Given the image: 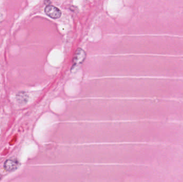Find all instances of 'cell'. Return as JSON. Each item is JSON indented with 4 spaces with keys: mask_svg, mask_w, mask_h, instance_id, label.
<instances>
[{
    "mask_svg": "<svg viewBox=\"0 0 183 182\" xmlns=\"http://www.w3.org/2000/svg\"><path fill=\"white\" fill-rule=\"evenodd\" d=\"M44 11L47 16L52 19L60 18L62 14V12L59 9L51 5H48L45 8Z\"/></svg>",
    "mask_w": 183,
    "mask_h": 182,
    "instance_id": "2",
    "label": "cell"
},
{
    "mask_svg": "<svg viewBox=\"0 0 183 182\" xmlns=\"http://www.w3.org/2000/svg\"><path fill=\"white\" fill-rule=\"evenodd\" d=\"M1 178H2V176H1V175L0 174V180H1Z\"/></svg>",
    "mask_w": 183,
    "mask_h": 182,
    "instance_id": "5",
    "label": "cell"
},
{
    "mask_svg": "<svg viewBox=\"0 0 183 182\" xmlns=\"http://www.w3.org/2000/svg\"><path fill=\"white\" fill-rule=\"evenodd\" d=\"M18 162L17 160L9 159L4 162V169L8 172H12L18 168Z\"/></svg>",
    "mask_w": 183,
    "mask_h": 182,
    "instance_id": "3",
    "label": "cell"
},
{
    "mask_svg": "<svg viewBox=\"0 0 183 182\" xmlns=\"http://www.w3.org/2000/svg\"><path fill=\"white\" fill-rule=\"evenodd\" d=\"M17 98H18V100L19 102H20V103H25V102L27 101V96H26V94L24 93H20L17 96Z\"/></svg>",
    "mask_w": 183,
    "mask_h": 182,
    "instance_id": "4",
    "label": "cell"
},
{
    "mask_svg": "<svg viewBox=\"0 0 183 182\" xmlns=\"http://www.w3.org/2000/svg\"><path fill=\"white\" fill-rule=\"evenodd\" d=\"M86 57V52L81 48H78L75 53L73 61V67L82 64Z\"/></svg>",
    "mask_w": 183,
    "mask_h": 182,
    "instance_id": "1",
    "label": "cell"
}]
</instances>
